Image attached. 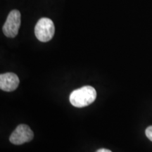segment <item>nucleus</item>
I'll use <instances>...</instances> for the list:
<instances>
[{
	"mask_svg": "<svg viewBox=\"0 0 152 152\" xmlns=\"http://www.w3.org/2000/svg\"><path fill=\"white\" fill-rule=\"evenodd\" d=\"M54 33V24L50 18H42L38 20L35 28V34L37 39L47 42L52 39Z\"/></svg>",
	"mask_w": 152,
	"mask_h": 152,
	"instance_id": "2",
	"label": "nucleus"
},
{
	"mask_svg": "<svg viewBox=\"0 0 152 152\" xmlns=\"http://www.w3.org/2000/svg\"><path fill=\"white\" fill-rule=\"evenodd\" d=\"M34 134L30 127L27 125H19L11 134L9 140L12 144L20 145L31 141L33 139Z\"/></svg>",
	"mask_w": 152,
	"mask_h": 152,
	"instance_id": "4",
	"label": "nucleus"
},
{
	"mask_svg": "<svg viewBox=\"0 0 152 152\" xmlns=\"http://www.w3.org/2000/svg\"><path fill=\"white\" fill-rule=\"evenodd\" d=\"M96 152H112L111 151H110L109 149H100L96 151Z\"/></svg>",
	"mask_w": 152,
	"mask_h": 152,
	"instance_id": "7",
	"label": "nucleus"
},
{
	"mask_svg": "<svg viewBox=\"0 0 152 152\" xmlns=\"http://www.w3.org/2000/svg\"><path fill=\"white\" fill-rule=\"evenodd\" d=\"M96 97V90L92 86H84L73 91L70 94V102L77 108L89 106L94 102Z\"/></svg>",
	"mask_w": 152,
	"mask_h": 152,
	"instance_id": "1",
	"label": "nucleus"
},
{
	"mask_svg": "<svg viewBox=\"0 0 152 152\" xmlns=\"http://www.w3.org/2000/svg\"><path fill=\"white\" fill-rule=\"evenodd\" d=\"M20 26V13L18 10H12L7 16L2 30L7 37L14 38L18 35Z\"/></svg>",
	"mask_w": 152,
	"mask_h": 152,
	"instance_id": "3",
	"label": "nucleus"
},
{
	"mask_svg": "<svg viewBox=\"0 0 152 152\" xmlns=\"http://www.w3.org/2000/svg\"><path fill=\"white\" fill-rule=\"evenodd\" d=\"M20 80L15 73H7L0 75V88L5 92H12L18 87Z\"/></svg>",
	"mask_w": 152,
	"mask_h": 152,
	"instance_id": "5",
	"label": "nucleus"
},
{
	"mask_svg": "<svg viewBox=\"0 0 152 152\" xmlns=\"http://www.w3.org/2000/svg\"><path fill=\"white\" fill-rule=\"evenodd\" d=\"M145 134L147 135V138L152 142V126L148 127L145 131Z\"/></svg>",
	"mask_w": 152,
	"mask_h": 152,
	"instance_id": "6",
	"label": "nucleus"
}]
</instances>
